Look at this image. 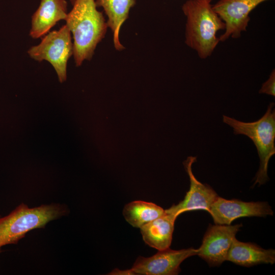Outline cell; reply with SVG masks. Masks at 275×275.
<instances>
[{"label": "cell", "mask_w": 275, "mask_h": 275, "mask_svg": "<svg viewBox=\"0 0 275 275\" xmlns=\"http://www.w3.org/2000/svg\"><path fill=\"white\" fill-rule=\"evenodd\" d=\"M68 12L66 25L73 36V54L76 66L92 58L95 50L104 38L108 25L95 0H75Z\"/></svg>", "instance_id": "cell-1"}, {"label": "cell", "mask_w": 275, "mask_h": 275, "mask_svg": "<svg viewBox=\"0 0 275 275\" xmlns=\"http://www.w3.org/2000/svg\"><path fill=\"white\" fill-rule=\"evenodd\" d=\"M210 0H187L182 10L186 17L185 44L205 59L218 44L216 34L225 29L224 21L212 8Z\"/></svg>", "instance_id": "cell-2"}, {"label": "cell", "mask_w": 275, "mask_h": 275, "mask_svg": "<svg viewBox=\"0 0 275 275\" xmlns=\"http://www.w3.org/2000/svg\"><path fill=\"white\" fill-rule=\"evenodd\" d=\"M271 102L264 115L257 121L244 122L223 115V122L233 129L235 134H243L254 143L260 159V166L254 185L265 184L268 180L269 161L275 154V109Z\"/></svg>", "instance_id": "cell-3"}, {"label": "cell", "mask_w": 275, "mask_h": 275, "mask_svg": "<svg viewBox=\"0 0 275 275\" xmlns=\"http://www.w3.org/2000/svg\"><path fill=\"white\" fill-rule=\"evenodd\" d=\"M67 209L58 204L29 208L22 203L9 214L0 218V249L16 244L29 231L44 228L50 221L67 213Z\"/></svg>", "instance_id": "cell-4"}, {"label": "cell", "mask_w": 275, "mask_h": 275, "mask_svg": "<svg viewBox=\"0 0 275 275\" xmlns=\"http://www.w3.org/2000/svg\"><path fill=\"white\" fill-rule=\"evenodd\" d=\"M71 35L69 28L64 24L58 30L45 35L39 44L31 47L27 51L30 57L35 61L48 62L61 82L66 80L68 61L73 54Z\"/></svg>", "instance_id": "cell-5"}, {"label": "cell", "mask_w": 275, "mask_h": 275, "mask_svg": "<svg viewBox=\"0 0 275 275\" xmlns=\"http://www.w3.org/2000/svg\"><path fill=\"white\" fill-rule=\"evenodd\" d=\"M198 249L193 248L173 250L170 248L158 251L149 257H139L130 269H117V274L176 275L180 265L186 259L197 255Z\"/></svg>", "instance_id": "cell-6"}, {"label": "cell", "mask_w": 275, "mask_h": 275, "mask_svg": "<svg viewBox=\"0 0 275 275\" xmlns=\"http://www.w3.org/2000/svg\"><path fill=\"white\" fill-rule=\"evenodd\" d=\"M242 226L241 224L209 225L197 255L210 266L221 265L226 261L232 241Z\"/></svg>", "instance_id": "cell-7"}, {"label": "cell", "mask_w": 275, "mask_h": 275, "mask_svg": "<svg viewBox=\"0 0 275 275\" xmlns=\"http://www.w3.org/2000/svg\"><path fill=\"white\" fill-rule=\"evenodd\" d=\"M266 1L269 0H219L213 5V9L225 24V32L219 38V41L239 38L246 30L251 12Z\"/></svg>", "instance_id": "cell-8"}, {"label": "cell", "mask_w": 275, "mask_h": 275, "mask_svg": "<svg viewBox=\"0 0 275 275\" xmlns=\"http://www.w3.org/2000/svg\"><path fill=\"white\" fill-rule=\"evenodd\" d=\"M209 213L215 224L227 225L240 217H265L273 214L267 202H246L237 199L227 200L219 196L212 204Z\"/></svg>", "instance_id": "cell-9"}, {"label": "cell", "mask_w": 275, "mask_h": 275, "mask_svg": "<svg viewBox=\"0 0 275 275\" xmlns=\"http://www.w3.org/2000/svg\"><path fill=\"white\" fill-rule=\"evenodd\" d=\"M196 161V156H189L184 161L185 169L189 178V189L182 201L166 210L177 216L182 213L196 210H204L209 212L212 204L218 197L210 186L199 181L194 176L192 165Z\"/></svg>", "instance_id": "cell-10"}, {"label": "cell", "mask_w": 275, "mask_h": 275, "mask_svg": "<svg viewBox=\"0 0 275 275\" xmlns=\"http://www.w3.org/2000/svg\"><path fill=\"white\" fill-rule=\"evenodd\" d=\"M67 14L66 0H41L32 16L30 37L36 39L44 36L58 22L65 20Z\"/></svg>", "instance_id": "cell-11"}, {"label": "cell", "mask_w": 275, "mask_h": 275, "mask_svg": "<svg viewBox=\"0 0 275 275\" xmlns=\"http://www.w3.org/2000/svg\"><path fill=\"white\" fill-rule=\"evenodd\" d=\"M226 261L236 265L251 267L260 264H273L275 262V250L264 249L251 242H243L234 238Z\"/></svg>", "instance_id": "cell-12"}, {"label": "cell", "mask_w": 275, "mask_h": 275, "mask_svg": "<svg viewBox=\"0 0 275 275\" xmlns=\"http://www.w3.org/2000/svg\"><path fill=\"white\" fill-rule=\"evenodd\" d=\"M164 210L161 216L140 228L145 243L158 251L170 248L175 222L178 217L175 214Z\"/></svg>", "instance_id": "cell-13"}, {"label": "cell", "mask_w": 275, "mask_h": 275, "mask_svg": "<svg viewBox=\"0 0 275 275\" xmlns=\"http://www.w3.org/2000/svg\"><path fill=\"white\" fill-rule=\"evenodd\" d=\"M135 2V0L95 1L97 7H102L107 17L108 28L112 32L114 47L118 51L125 48L119 40L120 29L128 18L130 10Z\"/></svg>", "instance_id": "cell-14"}, {"label": "cell", "mask_w": 275, "mask_h": 275, "mask_svg": "<svg viewBox=\"0 0 275 275\" xmlns=\"http://www.w3.org/2000/svg\"><path fill=\"white\" fill-rule=\"evenodd\" d=\"M165 210L155 203L134 201L126 204L123 210L125 220L132 227L140 228L164 214Z\"/></svg>", "instance_id": "cell-15"}, {"label": "cell", "mask_w": 275, "mask_h": 275, "mask_svg": "<svg viewBox=\"0 0 275 275\" xmlns=\"http://www.w3.org/2000/svg\"><path fill=\"white\" fill-rule=\"evenodd\" d=\"M275 71L273 69L268 79L262 84L259 93L266 94L272 96H275Z\"/></svg>", "instance_id": "cell-16"}, {"label": "cell", "mask_w": 275, "mask_h": 275, "mask_svg": "<svg viewBox=\"0 0 275 275\" xmlns=\"http://www.w3.org/2000/svg\"><path fill=\"white\" fill-rule=\"evenodd\" d=\"M70 2H71V3L72 4V5H73L74 3V2L75 1V0H69Z\"/></svg>", "instance_id": "cell-17"}, {"label": "cell", "mask_w": 275, "mask_h": 275, "mask_svg": "<svg viewBox=\"0 0 275 275\" xmlns=\"http://www.w3.org/2000/svg\"><path fill=\"white\" fill-rule=\"evenodd\" d=\"M1 249H0V253H1Z\"/></svg>", "instance_id": "cell-18"}, {"label": "cell", "mask_w": 275, "mask_h": 275, "mask_svg": "<svg viewBox=\"0 0 275 275\" xmlns=\"http://www.w3.org/2000/svg\"><path fill=\"white\" fill-rule=\"evenodd\" d=\"M210 1H212V0H210Z\"/></svg>", "instance_id": "cell-19"}]
</instances>
